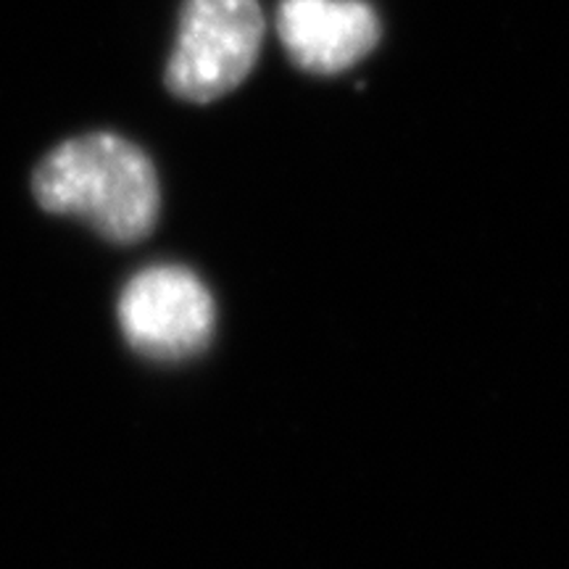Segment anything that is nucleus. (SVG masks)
Wrapping results in <instances>:
<instances>
[{"instance_id": "obj_3", "label": "nucleus", "mask_w": 569, "mask_h": 569, "mask_svg": "<svg viewBox=\"0 0 569 569\" xmlns=\"http://www.w3.org/2000/svg\"><path fill=\"white\" fill-rule=\"evenodd\" d=\"M117 317L140 356L184 361L211 343L217 309L211 290L188 267L153 264L124 284Z\"/></svg>"}, {"instance_id": "obj_1", "label": "nucleus", "mask_w": 569, "mask_h": 569, "mask_svg": "<svg viewBox=\"0 0 569 569\" xmlns=\"http://www.w3.org/2000/svg\"><path fill=\"white\" fill-rule=\"evenodd\" d=\"M32 193L51 213L88 222L113 243H138L161 206L151 159L122 134L90 132L61 142L34 169Z\"/></svg>"}, {"instance_id": "obj_2", "label": "nucleus", "mask_w": 569, "mask_h": 569, "mask_svg": "<svg viewBox=\"0 0 569 569\" xmlns=\"http://www.w3.org/2000/svg\"><path fill=\"white\" fill-rule=\"evenodd\" d=\"M259 0H184L167 84L177 98L209 103L251 74L264 42Z\"/></svg>"}, {"instance_id": "obj_4", "label": "nucleus", "mask_w": 569, "mask_h": 569, "mask_svg": "<svg viewBox=\"0 0 569 569\" xmlns=\"http://www.w3.org/2000/svg\"><path fill=\"white\" fill-rule=\"evenodd\" d=\"M277 34L296 67L338 74L375 51L380 19L365 0H282Z\"/></svg>"}]
</instances>
